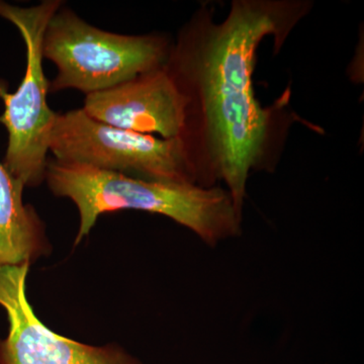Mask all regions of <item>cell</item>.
<instances>
[{"mask_svg":"<svg viewBox=\"0 0 364 364\" xmlns=\"http://www.w3.org/2000/svg\"><path fill=\"white\" fill-rule=\"evenodd\" d=\"M303 1L235 0L226 18L203 7L172 43L165 63L186 98L181 139L203 188L223 181L243 212L249 174L272 169L274 111L256 100L253 86L260 43L280 47L306 13Z\"/></svg>","mask_w":364,"mask_h":364,"instance_id":"6da1fadb","label":"cell"},{"mask_svg":"<svg viewBox=\"0 0 364 364\" xmlns=\"http://www.w3.org/2000/svg\"><path fill=\"white\" fill-rule=\"evenodd\" d=\"M45 181L55 196L70 198L78 208L75 245L90 234L100 215L119 210L168 217L212 247L242 231V213L229 191L219 186L145 181L55 159L48 161Z\"/></svg>","mask_w":364,"mask_h":364,"instance_id":"7a4b0ae2","label":"cell"},{"mask_svg":"<svg viewBox=\"0 0 364 364\" xmlns=\"http://www.w3.org/2000/svg\"><path fill=\"white\" fill-rule=\"evenodd\" d=\"M172 43L161 35H121L90 25L65 6L52 16L43 39V58L56 66L49 93L76 90L85 95L159 68Z\"/></svg>","mask_w":364,"mask_h":364,"instance_id":"3957f363","label":"cell"},{"mask_svg":"<svg viewBox=\"0 0 364 364\" xmlns=\"http://www.w3.org/2000/svg\"><path fill=\"white\" fill-rule=\"evenodd\" d=\"M61 0H44L37 6L21 7L0 0V16L13 23L26 50L25 75L16 92L0 79V98L4 105L0 124L9 134L2 164L23 186L35 188L46 178L50 136L57 112L47 102L50 82L43 67V39L48 23Z\"/></svg>","mask_w":364,"mask_h":364,"instance_id":"277c9868","label":"cell"},{"mask_svg":"<svg viewBox=\"0 0 364 364\" xmlns=\"http://www.w3.org/2000/svg\"><path fill=\"white\" fill-rule=\"evenodd\" d=\"M49 151L55 160L151 181L198 184L181 138L162 139L95 121L82 109L57 112Z\"/></svg>","mask_w":364,"mask_h":364,"instance_id":"5b68a950","label":"cell"},{"mask_svg":"<svg viewBox=\"0 0 364 364\" xmlns=\"http://www.w3.org/2000/svg\"><path fill=\"white\" fill-rule=\"evenodd\" d=\"M30 263L0 267V306L9 329L0 339V364H143L116 345L91 346L53 332L26 296Z\"/></svg>","mask_w":364,"mask_h":364,"instance_id":"8992f818","label":"cell"},{"mask_svg":"<svg viewBox=\"0 0 364 364\" xmlns=\"http://www.w3.org/2000/svg\"><path fill=\"white\" fill-rule=\"evenodd\" d=\"M186 98L164 65L121 85L85 95L82 109L95 121L162 139L179 138Z\"/></svg>","mask_w":364,"mask_h":364,"instance_id":"52a82bcc","label":"cell"},{"mask_svg":"<svg viewBox=\"0 0 364 364\" xmlns=\"http://www.w3.org/2000/svg\"><path fill=\"white\" fill-rule=\"evenodd\" d=\"M23 189L0 161V267L31 264L49 251L44 224L23 203Z\"/></svg>","mask_w":364,"mask_h":364,"instance_id":"ba28073f","label":"cell"}]
</instances>
